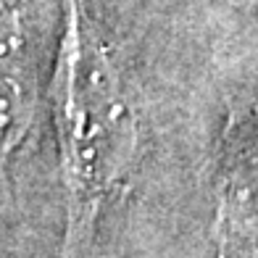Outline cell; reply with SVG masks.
I'll return each instance as SVG.
<instances>
[{
    "label": "cell",
    "mask_w": 258,
    "mask_h": 258,
    "mask_svg": "<svg viewBox=\"0 0 258 258\" xmlns=\"http://www.w3.org/2000/svg\"><path fill=\"white\" fill-rule=\"evenodd\" d=\"M53 121L66 192L63 258L85 250L137 145L135 111L82 0H63V32L53 74Z\"/></svg>",
    "instance_id": "cell-1"
},
{
    "label": "cell",
    "mask_w": 258,
    "mask_h": 258,
    "mask_svg": "<svg viewBox=\"0 0 258 258\" xmlns=\"http://www.w3.org/2000/svg\"><path fill=\"white\" fill-rule=\"evenodd\" d=\"M24 27L0 3V163L24 143L32 124V87L24 72Z\"/></svg>",
    "instance_id": "cell-2"
},
{
    "label": "cell",
    "mask_w": 258,
    "mask_h": 258,
    "mask_svg": "<svg viewBox=\"0 0 258 258\" xmlns=\"http://www.w3.org/2000/svg\"><path fill=\"white\" fill-rule=\"evenodd\" d=\"M219 258H258V177L234 174L219 198Z\"/></svg>",
    "instance_id": "cell-3"
},
{
    "label": "cell",
    "mask_w": 258,
    "mask_h": 258,
    "mask_svg": "<svg viewBox=\"0 0 258 258\" xmlns=\"http://www.w3.org/2000/svg\"><path fill=\"white\" fill-rule=\"evenodd\" d=\"M229 3H234V6H248V8H255V6H258V0H229Z\"/></svg>",
    "instance_id": "cell-4"
}]
</instances>
